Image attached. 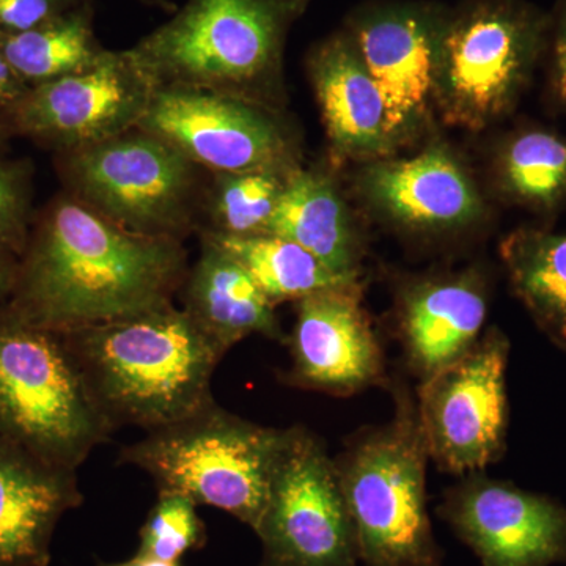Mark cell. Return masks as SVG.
Segmentation results:
<instances>
[{
	"instance_id": "obj_1",
	"label": "cell",
	"mask_w": 566,
	"mask_h": 566,
	"mask_svg": "<svg viewBox=\"0 0 566 566\" xmlns=\"http://www.w3.org/2000/svg\"><path fill=\"white\" fill-rule=\"evenodd\" d=\"M189 268L182 241L128 232L63 191L33 219L9 304L66 334L174 303Z\"/></svg>"
},
{
	"instance_id": "obj_5",
	"label": "cell",
	"mask_w": 566,
	"mask_h": 566,
	"mask_svg": "<svg viewBox=\"0 0 566 566\" xmlns=\"http://www.w3.org/2000/svg\"><path fill=\"white\" fill-rule=\"evenodd\" d=\"M290 430L253 423L212 401L123 447L120 461L147 472L158 493L214 506L255 531Z\"/></svg>"
},
{
	"instance_id": "obj_22",
	"label": "cell",
	"mask_w": 566,
	"mask_h": 566,
	"mask_svg": "<svg viewBox=\"0 0 566 566\" xmlns=\"http://www.w3.org/2000/svg\"><path fill=\"white\" fill-rule=\"evenodd\" d=\"M502 263L536 326L566 352V234L521 227L502 240Z\"/></svg>"
},
{
	"instance_id": "obj_13",
	"label": "cell",
	"mask_w": 566,
	"mask_h": 566,
	"mask_svg": "<svg viewBox=\"0 0 566 566\" xmlns=\"http://www.w3.org/2000/svg\"><path fill=\"white\" fill-rule=\"evenodd\" d=\"M436 513L482 566L566 564V506L482 472L446 491Z\"/></svg>"
},
{
	"instance_id": "obj_14",
	"label": "cell",
	"mask_w": 566,
	"mask_h": 566,
	"mask_svg": "<svg viewBox=\"0 0 566 566\" xmlns=\"http://www.w3.org/2000/svg\"><path fill=\"white\" fill-rule=\"evenodd\" d=\"M286 385L352 397L387 387L385 354L363 305L359 282L333 286L296 301Z\"/></svg>"
},
{
	"instance_id": "obj_3",
	"label": "cell",
	"mask_w": 566,
	"mask_h": 566,
	"mask_svg": "<svg viewBox=\"0 0 566 566\" xmlns=\"http://www.w3.org/2000/svg\"><path fill=\"white\" fill-rule=\"evenodd\" d=\"M308 0H186L129 52L156 85L226 93L275 109L290 28Z\"/></svg>"
},
{
	"instance_id": "obj_33",
	"label": "cell",
	"mask_w": 566,
	"mask_h": 566,
	"mask_svg": "<svg viewBox=\"0 0 566 566\" xmlns=\"http://www.w3.org/2000/svg\"><path fill=\"white\" fill-rule=\"evenodd\" d=\"M133 566H181L180 562H164L158 558L134 556Z\"/></svg>"
},
{
	"instance_id": "obj_30",
	"label": "cell",
	"mask_w": 566,
	"mask_h": 566,
	"mask_svg": "<svg viewBox=\"0 0 566 566\" xmlns=\"http://www.w3.org/2000/svg\"><path fill=\"white\" fill-rule=\"evenodd\" d=\"M547 93L551 103L566 115V0H560L556 20L547 29Z\"/></svg>"
},
{
	"instance_id": "obj_26",
	"label": "cell",
	"mask_w": 566,
	"mask_h": 566,
	"mask_svg": "<svg viewBox=\"0 0 566 566\" xmlns=\"http://www.w3.org/2000/svg\"><path fill=\"white\" fill-rule=\"evenodd\" d=\"M290 172L211 174L203 205L208 226L200 232L237 237L266 233Z\"/></svg>"
},
{
	"instance_id": "obj_28",
	"label": "cell",
	"mask_w": 566,
	"mask_h": 566,
	"mask_svg": "<svg viewBox=\"0 0 566 566\" xmlns=\"http://www.w3.org/2000/svg\"><path fill=\"white\" fill-rule=\"evenodd\" d=\"M33 219L31 161L0 156V245L21 259L31 237Z\"/></svg>"
},
{
	"instance_id": "obj_21",
	"label": "cell",
	"mask_w": 566,
	"mask_h": 566,
	"mask_svg": "<svg viewBox=\"0 0 566 566\" xmlns=\"http://www.w3.org/2000/svg\"><path fill=\"white\" fill-rule=\"evenodd\" d=\"M266 233L300 244L337 277L359 281L363 244L344 199L327 175L301 166L293 169Z\"/></svg>"
},
{
	"instance_id": "obj_35",
	"label": "cell",
	"mask_w": 566,
	"mask_h": 566,
	"mask_svg": "<svg viewBox=\"0 0 566 566\" xmlns=\"http://www.w3.org/2000/svg\"><path fill=\"white\" fill-rule=\"evenodd\" d=\"M103 566H133L132 560L123 562V564L103 565Z\"/></svg>"
},
{
	"instance_id": "obj_7",
	"label": "cell",
	"mask_w": 566,
	"mask_h": 566,
	"mask_svg": "<svg viewBox=\"0 0 566 566\" xmlns=\"http://www.w3.org/2000/svg\"><path fill=\"white\" fill-rule=\"evenodd\" d=\"M55 167L63 191L128 232L182 241L200 229L207 170L144 129L55 153Z\"/></svg>"
},
{
	"instance_id": "obj_9",
	"label": "cell",
	"mask_w": 566,
	"mask_h": 566,
	"mask_svg": "<svg viewBox=\"0 0 566 566\" xmlns=\"http://www.w3.org/2000/svg\"><path fill=\"white\" fill-rule=\"evenodd\" d=\"M253 532L262 566L363 565L334 458L307 428L290 430Z\"/></svg>"
},
{
	"instance_id": "obj_32",
	"label": "cell",
	"mask_w": 566,
	"mask_h": 566,
	"mask_svg": "<svg viewBox=\"0 0 566 566\" xmlns=\"http://www.w3.org/2000/svg\"><path fill=\"white\" fill-rule=\"evenodd\" d=\"M20 273V256L0 245V307L7 305L13 296Z\"/></svg>"
},
{
	"instance_id": "obj_11",
	"label": "cell",
	"mask_w": 566,
	"mask_h": 566,
	"mask_svg": "<svg viewBox=\"0 0 566 566\" xmlns=\"http://www.w3.org/2000/svg\"><path fill=\"white\" fill-rule=\"evenodd\" d=\"M509 356V338L493 327L460 359L420 382V424L428 455L441 471L482 472L505 455Z\"/></svg>"
},
{
	"instance_id": "obj_18",
	"label": "cell",
	"mask_w": 566,
	"mask_h": 566,
	"mask_svg": "<svg viewBox=\"0 0 566 566\" xmlns=\"http://www.w3.org/2000/svg\"><path fill=\"white\" fill-rule=\"evenodd\" d=\"M82 499L74 469L0 438V566H50L55 528Z\"/></svg>"
},
{
	"instance_id": "obj_2",
	"label": "cell",
	"mask_w": 566,
	"mask_h": 566,
	"mask_svg": "<svg viewBox=\"0 0 566 566\" xmlns=\"http://www.w3.org/2000/svg\"><path fill=\"white\" fill-rule=\"evenodd\" d=\"M112 427L151 431L207 408L226 354L174 303L63 334Z\"/></svg>"
},
{
	"instance_id": "obj_8",
	"label": "cell",
	"mask_w": 566,
	"mask_h": 566,
	"mask_svg": "<svg viewBox=\"0 0 566 566\" xmlns=\"http://www.w3.org/2000/svg\"><path fill=\"white\" fill-rule=\"evenodd\" d=\"M549 18L520 0H486L442 22L434 104L452 126L510 114L545 55Z\"/></svg>"
},
{
	"instance_id": "obj_29",
	"label": "cell",
	"mask_w": 566,
	"mask_h": 566,
	"mask_svg": "<svg viewBox=\"0 0 566 566\" xmlns=\"http://www.w3.org/2000/svg\"><path fill=\"white\" fill-rule=\"evenodd\" d=\"M81 0H0V33H22L61 17Z\"/></svg>"
},
{
	"instance_id": "obj_12",
	"label": "cell",
	"mask_w": 566,
	"mask_h": 566,
	"mask_svg": "<svg viewBox=\"0 0 566 566\" xmlns=\"http://www.w3.org/2000/svg\"><path fill=\"white\" fill-rule=\"evenodd\" d=\"M137 128L161 137L210 174L296 169V145L277 111L226 93L156 85Z\"/></svg>"
},
{
	"instance_id": "obj_4",
	"label": "cell",
	"mask_w": 566,
	"mask_h": 566,
	"mask_svg": "<svg viewBox=\"0 0 566 566\" xmlns=\"http://www.w3.org/2000/svg\"><path fill=\"white\" fill-rule=\"evenodd\" d=\"M392 420L365 428L334 458L364 566H444L427 509L428 455L417 400L390 385Z\"/></svg>"
},
{
	"instance_id": "obj_19",
	"label": "cell",
	"mask_w": 566,
	"mask_h": 566,
	"mask_svg": "<svg viewBox=\"0 0 566 566\" xmlns=\"http://www.w3.org/2000/svg\"><path fill=\"white\" fill-rule=\"evenodd\" d=\"M308 73L338 158L376 161L392 151L381 93L352 36H333L316 46Z\"/></svg>"
},
{
	"instance_id": "obj_15",
	"label": "cell",
	"mask_w": 566,
	"mask_h": 566,
	"mask_svg": "<svg viewBox=\"0 0 566 566\" xmlns=\"http://www.w3.org/2000/svg\"><path fill=\"white\" fill-rule=\"evenodd\" d=\"M442 22L416 7H386L367 11L349 35L381 93L392 151L430 120Z\"/></svg>"
},
{
	"instance_id": "obj_23",
	"label": "cell",
	"mask_w": 566,
	"mask_h": 566,
	"mask_svg": "<svg viewBox=\"0 0 566 566\" xmlns=\"http://www.w3.org/2000/svg\"><path fill=\"white\" fill-rule=\"evenodd\" d=\"M495 180L509 202L556 214L566 203V137L534 125L509 134L495 156Z\"/></svg>"
},
{
	"instance_id": "obj_16",
	"label": "cell",
	"mask_w": 566,
	"mask_h": 566,
	"mask_svg": "<svg viewBox=\"0 0 566 566\" xmlns=\"http://www.w3.org/2000/svg\"><path fill=\"white\" fill-rule=\"evenodd\" d=\"M363 189L389 221L417 233H452L472 226L485 205L475 182L442 145L405 159H376Z\"/></svg>"
},
{
	"instance_id": "obj_20",
	"label": "cell",
	"mask_w": 566,
	"mask_h": 566,
	"mask_svg": "<svg viewBox=\"0 0 566 566\" xmlns=\"http://www.w3.org/2000/svg\"><path fill=\"white\" fill-rule=\"evenodd\" d=\"M200 255L180 292L182 311L223 354L249 335L283 342L275 305L229 253L200 238Z\"/></svg>"
},
{
	"instance_id": "obj_24",
	"label": "cell",
	"mask_w": 566,
	"mask_h": 566,
	"mask_svg": "<svg viewBox=\"0 0 566 566\" xmlns=\"http://www.w3.org/2000/svg\"><path fill=\"white\" fill-rule=\"evenodd\" d=\"M0 48L29 87L88 69L106 52L93 29L92 0L32 31L0 33Z\"/></svg>"
},
{
	"instance_id": "obj_6",
	"label": "cell",
	"mask_w": 566,
	"mask_h": 566,
	"mask_svg": "<svg viewBox=\"0 0 566 566\" xmlns=\"http://www.w3.org/2000/svg\"><path fill=\"white\" fill-rule=\"evenodd\" d=\"M114 430L63 334L0 307V438L77 471Z\"/></svg>"
},
{
	"instance_id": "obj_27",
	"label": "cell",
	"mask_w": 566,
	"mask_h": 566,
	"mask_svg": "<svg viewBox=\"0 0 566 566\" xmlns=\"http://www.w3.org/2000/svg\"><path fill=\"white\" fill-rule=\"evenodd\" d=\"M197 506L186 495L158 493V501L140 528L136 556L180 562L185 554L203 547L207 527Z\"/></svg>"
},
{
	"instance_id": "obj_34",
	"label": "cell",
	"mask_w": 566,
	"mask_h": 566,
	"mask_svg": "<svg viewBox=\"0 0 566 566\" xmlns=\"http://www.w3.org/2000/svg\"><path fill=\"white\" fill-rule=\"evenodd\" d=\"M139 2L145 3L147 7H153V9L167 11V13H174L177 10V6H174L170 0H139Z\"/></svg>"
},
{
	"instance_id": "obj_10",
	"label": "cell",
	"mask_w": 566,
	"mask_h": 566,
	"mask_svg": "<svg viewBox=\"0 0 566 566\" xmlns=\"http://www.w3.org/2000/svg\"><path fill=\"white\" fill-rule=\"evenodd\" d=\"M155 88L129 50H106L88 69L29 87L0 112V132L55 153L91 147L137 128Z\"/></svg>"
},
{
	"instance_id": "obj_17",
	"label": "cell",
	"mask_w": 566,
	"mask_h": 566,
	"mask_svg": "<svg viewBox=\"0 0 566 566\" xmlns=\"http://www.w3.org/2000/svg\"><path fill=\"white\" fill-rule=\"evenodd\" d=\"M486 314L488 285L475 270L401 286L397 333L406 367L420 382L449 367L482 337Z\"/></svg>"
},
{
	"instance_id": "obj_36",
	"label": "cell",
	"mask_w": 566,
	"mask_h": 566,
	"mask_svg": "<svg viewBox=\"0 0 566 566\" xmlns=\"http://www.w3.org/2000/svg\"><path fill=\"white\" fill-rule=\"evenodd\" d=\"M6 136H3L2 132H0V147H2L3 144H6Z\"/></svg>"
},
{
	"instance_id": "obj_31",
	"label": "cell",
	"mask_w": 566,
	"mask_h": 566,
	"mask_svg": "<svg viewBox=\"0 0 566 566\" xmlns=\"http://www.w3.org/2000/svg\"><path fill=\"white\" fill-rule=\"evenodd\" d=\"M29 91V85L14 71L0 48V112L9 109Z\"/></svg>"
},
{
	"instance_id": "obj_25",
	"label": "cell",
	"mask_w": 566,
	"mask_h": 566,
	"mask_svg": "<svg viewBox=\"0 0 566 566\" xmlns=\"http://www.w3.org/2000/svg\"><path fill=\"white\" fill-rule=\"evenodd\" d=\"M200 238L211 241L237 260L274 305L283 301L303 300L308 294L333 286L359 282L337 277L311 252L277 234L237 237L200 232Z\"/></svg>"
}]
</instances>
